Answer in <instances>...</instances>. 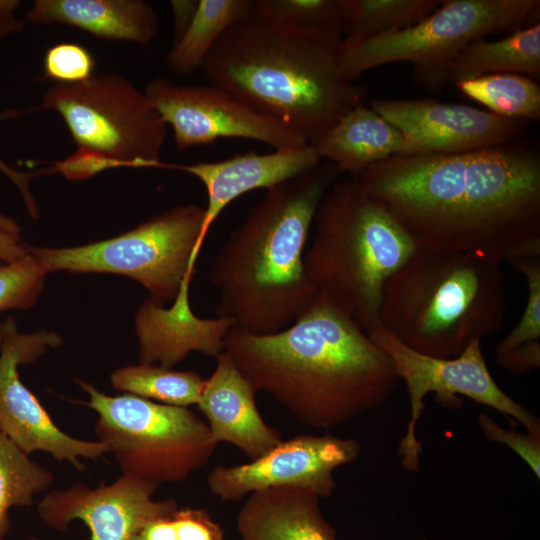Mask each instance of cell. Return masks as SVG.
Segmentation results:
<instances>
[{"label":"cell","mask_w":540,"mask_h":540,"mask_svg":"<svg viewBox=\"0 0 540 540\" xmlns=\"http://www.w3.org/2000/svg\"><path fill=\"white\" fill-rule=\"evenodd\" d=\"M357 180L416 249L474 254L500 264L540 252V153L528 143L394 155Z\"/></svg>","instance_id":"obj_1"},{"label":"cell","mask_w":540,"mask_h":540,"mask_svg":"<svg viewBox=\"0 0 540 540\" xmlns=\"http://www.w3.org/2000/svg\"><path fill=\"white\" fill-rule=\"evenodd\" d=\"M224 351L256 393L269 394L315 429L379 407L399 380L393 361L369 334L320 295L276 333L231 328Z\"/></svg>","instance_id":"obj_2"},{"label":"cell","mask_w":540,"mask_h":540,"mask_svg":"<svg viewBox=\"0 0 540 540\" xmlns=\"http://www.w3.org/2000/svg\"><path fill=\"white\" fill-rule=\"evenodd\" d=\"M339 171L322 162L268 189L214 258L210 281L217 318L253 335L291 325L315 301L304 254L318 206Z\"/></svg>","instance_id":"obj_3"},{"label":"cell","mask_w":540,"mask_h":540,"mask_svg":"<svg viewBox=\"0 0 540 540\" xmlns=\"http://www.w3.org/2000/svg\"><path fill=\"white\" fill-rule=\"evenodd\" d=\"M341 45L342 36L279 26L249 12L219 38L201 69L211 86L311 144L366 96L339 72Z\"/></svg>","instance_id":"obj_4"},{"label":"cell","mask_w":540,"mask_h":540,"mask_svg":"<svg viewBox=\"0 0 540 540\" xmlns=\"http://www.w3.org/2000/svg\"><path fill=\"white\" fill-rule=\"evenodd\" d=\"M506 307L500 263L416 249L384 284L380 326L418 352L452 358L498 332Z\"/></svg>","instance_id":"obj_5"},{"label":"cell","mask_w":540,"mask_h":540,"mask_svg":"<svg viewBox=\"0 0 540 540\" xmlns=\"http://www.w3.org/2000/svg\"><path fill=\"white\" fill-rule=\"evenodd\" d=\"M313 223L304 254L308 278L318 295L373 331L380 326L384 284L415 252L413 241L352 177L331 184Z\"/></svg>","instance_id":"obj_6"},{"label":"cell","mask_w":540,"mask_h":540,"mask_svg":"<svg viewBox=\"0 0 540 540\" xmlns=\"http://www.w3.org/2000/svg\"><path fill=\"white\" fill-rule=\"evenodd\" d=\"M85 405L97 414L94 431L118 463L121 474L156 485L187 479L205 466L218 443L208 424L189 407L132 394L107 395L78 381Z\"/></svg>","instance_id":"obj_7"},{"label":"cell","mask_w":540,"mask_h":540,"mask_svg":"<svg viewBox=\"0 0 540 540\" xmlns=\"http://www.w3.org/2000/svg\"><path fill=\"white\" fill-rule=\"evenodd\" d=\"M205 208L177 205L114 238L69 248L28 245L45 272L115 273L133 278L158 305L188 297L195 261L206 237Z\"/></svg>","instance_id":"obj_8"},{"label":"cell","mask_w":540,"mask_h":540,"mask_svg":"<svg viewBox=\"0 0 540 540\" xmlns=\"http://www.w3.org/2000/svg\"><path fill=\"white\" fill-rule=\"evenodd\" d=\"M539 8V0H444L412 26L341 48L339 72L354 82L373 68L411 62L414 82L426 87L467 44L532 25Z\"/></svg>","instance_id":"obj_9"},{"label":"cell","mask_w":540,"mask_h":540,"mask_svg":"<svg viewBox=\"0 0 540 540\" xmlns=\"http://www.w3.org/2000/svg\"><path fill=\"white\" fill-rule=\"evenodd\" d=\"M39 108L56 111L78 147L97 151L119 167H161L167 125L144 91L122 75L57 83L44 93Z\"/></svg>","instance_id":"obj_10"},{"label":"cell","mask_w":540,"mask_h":540,"mask_svg":"<svg viewBox=\"0 0 540 540\" xmlns=\"http://www.w3.org/2000/svg\"><path fill=\"white\" fill-rule=\"evenodd\" d=\"M368 334L391 358L397 376L405 383L409 394L411 417L399 445V455L406 470L418 469L421 445L415 430L424 409V398L429 393H436L441 401L446 402L454 401L455 395H464L520 421L530 434H539L538 420L509 397L492 378L481 341L471 342L455 357L439 358L406 346L381 326Z\"/></svg>","instance_id":"obj_11"},{"label":"cell","mask_w":540,"mask_h":540,"mask_svg":"<svg viewBox=\"0 0 540 540\" xmlns=\"http://www.w3.org/2000/svg\"><path fill=\"white\" fill-rule=\"evenodd\" d=\"M5 333L0 351V432L27 455L46 452L78 470L82 459L95 460L108 453L98 440H82L61 430L38 398L20 379L18 368L35 362L61 344L54 332L21 333L13 318L4 321Z\"/></svg>","instance_id":"obj_12"},{"label":"cell","mask_w":540,"mask_h":540,"mask_svg":"<svg viewBox=\"0 0 540 540\" xmlns=\"http://www.w3.org/2000/svg\"><path fill=\"white\" fill-rule=\"evenodd\" d=\"M144 93L166 125L179 150L207 145L219 138H245L274 150L309 144L289 125L260 114L214 86L178 85L164 77L150 80Z\"/></svg>","instance_id":"obj_13"},{"label":"cell","mask_w":540,"mask_h":540,"mask_svg":"<svg viewBox=\"0 0 540 540\" xmlns=\"http://www.w3.org/2000/svg\"><path fill=\"white\" fill-rule=\"evenodd\" d=\"M360 451V444L352 438L298 435L282 440L248 463L215 466L207 476V485L213 496L231 502L276 487L302 488L325 498L336 487L334 470L355 461Z\"/></svg>","instance_id":"obj_14"},{"label":"cell","mask_w":540,"mask_h":540,"mask_svg":"<svg viewBox=\"0 0 540 540\" xmlns=\"http://www.w3.org/2000/svg\"><path fill=\"white\" fill-rule=\"evenodd\" d=\"M405 136L408 153L456 154L518 140L527 121L432 98H373L369 105Z\"/></svg>","instance_id":"obj_15"},{"label":"cell","mask_w":540,"mask_h":540,"mask_svg":"<svg viewBox=\"0 0 540 540\" xmlns=\"http://www.w3.org/2000/svg\"><path fill=\"white\" fill-rule=\"evenodd\" d=\"M158 487L127 474L96 487L77 483L47 493L37 513L53 530L65 531L80 520L89 529L90 540H132L146 523L178 508L174 499L153 498Z\"/></svg>","instance_id":"obj_16"},{"label":"cell","mask_w":540,"mask_h":540,"mask_svg":"<svg viewBox=\"0 0 540 540\" xmlns=\"http://www.w3.org/2000/svg\"><path fill=\"white\" fill-rule=\"evenodd\" d=\"M321 162L315 149L306 144L264 154H236L214 162H162L161 168L189 173L203 183L207 192L203 231L207 235L219 214L236 198L256 189H271L308 172Z\"/></svg>","instance_id":"obj_17"},{"label":"cell","mask_w":540,"mask_h":540,"mask_svg":"<svg viewBox=\"0 0 540 540\" xmlns=\"http://www.w3.org/2000/svg\"><path fill=\"white\" fill-rule=\"evenodd\" d=\"M255 396L254 388L223 351L216 357L215 369L205 380L197 404L214 441L235 446L250 461L267 454L283 440L280 432L263 419Z\"/></svg>","instance_id":"obj_18"},{"label":"cell","mask_w":540,"mask_h":540,"mask_svg":"<svg viewBox=\"0 0 540 540\" xmlns=\"http://www.w3.org/2000/svg\"><path fill=\"white\" fill-rule=\"evenodd\" d=\"M241 540H336L310 490L276 487L246 497L236 520Z\"/></svg>","instance_id":"obj_19"},{"label":"cell","mask_w":540,"mask_h":540,"mask_svg":"<svg viewBox=\"0 0 540 540\" xmlns=\"http://www.w3.org/2000/svg\"><path fill=\"white\" fill-rule=\"evenodd\" d=\"M232 326L228 319L199 320L191 310H164L149 300L136 318L139 361L158 362L159 366L172 369L191 351L216 358L224 351L225 337Z\"/></svg>","instance_id":"obj_20"},{"label":"cell","mask_w":540,"mask_h":540,"mask_svg":"<svg viewBox=\"0 0 540 540\" xmlns=\"http://www.w3.org/2000/svg\"><path fill=\"white\" fill-rule=\"evenodd\" d=\"M34 24H65L96 37L149 44L158 34L159 18L143 0H36L26 12Z\"/></svg>","instance_id":"obj_21"},{"label":"cell","mask_w":540,"mask_h":540,"mask_svg":"<svg viewBox=\"0 0 540 540\" xmlns=\"http://www.w3.org/2000/svg\"><path fill=\"white\" fill-rule=\"evenodd\" d=\"M339 173L357 178L369 166L394 155H406L408 143L395 126L370 106L360 104L310 144Z\"/></svg>","instance_id":"obj_22"},{"label":"cell","mask_w":540,"mask_h":540,"mask_svg":"<svg viewBox=\"0 0 540 540\" xmlns=\"http://www.w3.org/2000/svg\"><path fill=\"white\" fill-rule=\"evenodd\" d=\"M502 73L540 76L539 22L498 40L479 38L470 42L436 72L426 87L441 90L447 84Z\"/></svg>","instance_id":"obj_23"},{"label":"cell","mask_w":540,"mask_h":540,"mask_svg":"<svg viewBox=\"0 0 540 540\" xmlns=\"http://www.w3.org/2000/svg\"><path fill=\"white\" fill-rule=\"evenodd\" d=\"M251 4L252 0H199L192 21L168 54L170 69L189 74L201 68L219 38L249 14Z\"/></svg>","instance_id":"obj_24"},{"label":"cell","mask_w":540,"mask_h":540,"mask_svg":"<svg viewBox=\"0 0 540 540\" xmlns=\"http://www.w3.org/2000/svg\"><path fill=\"white\" fill-rule=\"evenodd\" d=\"M525 278L527 300L513 330L497 345L498 362L521 374L540 366V252L522 254L507 261Z\"/></svg>","instance_id":"obj_25"},{"label":"cell","mask_w":540,"mask_h":540,"mask_svg":"<svg viewBox=\"0 0 540 540\" xmlns=\"http://www.w3.org/2000/svg\"><path fill=\"white\" fill-rule=\"evenodd\" d=\"M439 0H343L345 30L342 49L412 26L439 5Z\"/></svg>","instance_id":"obj_26"},{"label":"cell","mask_w":540,"mask_h":540,"mask_svg":"<svg viewBox=\"0 0 540 540\" xmlns=\"http://www.w3.org/2000/svg\"><path fill=\"white\" fill-rule=\"evenodd\" d=\"M110 379L117 390L181 407L197 405L205 386V379L197 372L175 371L147 363L119 368Z\"/></svg>","instance_id":"obj_27"},{"label":"cell","mask_w":540,"mask_h":540,"mask_svg":"<svg viewBox=\"0 0 540 540\" xmlns=\"http://www.w3.org/2000/svg\"><path fill=\"white\" fill-rule=\"evenodd\" d=\"M455 86L498 116L527 122L540 119V86L527 75L493 74Z\"/></svg>","instance_id":"obj_28"},{"label":"cell","mask_w":540,"mask_h":540,"mask_svg":"<svg viewBox=\"0 0 540 540\" xmlns=\"http://www.w3.org/2000/svg\"><path fill=\"white\" fill-rule=\"evenodd\" d=\"M54 475L18 449L0 432V540L10 528L13 507L29 506L34 497L49 489Z\"/></svg>","instance_id":"obj_29"},{"label":"cell","mask_w":540,"mask_h":540,"mask_svg":"<svg viewBox=\"0 0 540 540\" xmlns=\"http://www.w3.org/2000/svg\"><path fill=\"white\" fill-rule=\"evenodd\" d=\"M250 14L279 26L342 37L346 25L343 0H252Z\"/></svg>","instance_id":"obj_30"},{"label":"cell","mask_w":540,"mask_h":540,"mask_svg":"<svg viewBox=\"0 0 540 540\" xmlns=\"http://www.w3.org/2000/svg\"><path fill=\"white\" fill-rule=\"evenodd\" d=\"M132 540H225V534L207 510L186 507L149 521Z\"/></svg>","instance_id":"obj_31"},{"label":"cell","mask_w":540,"mask_h":540,"mask_svg":"<svg viewBox=\"0 0 540 540\" xmlns=\"http://www.w3.org/2000/svg\"><path fill=\"white\" fill-rule=\"evenodd\" d=\"M45 275L30 253L20 260L0 264V312L33 306L43 289Z\"/></svg>","instance_id":"obj_32"},{"label":"cell","mask_w":540,"mask_h":540,"mask_svg":"<svg viewBox=\"0 0 540 540\" xmlns=\"http://www.w3.org/2000/svg\"><path fill=\"white\" fill-rule=\"evenodd\" d=\"M44 78L73 84L93 76L95 60L84 46L61 42L49 47L43 60Z\"/></svg>","instance_id":"obj_33"},{"label":"cell","mask_w":540,"mask_h":540,"mask_svg":"<svg viewBox=\"0 0 540 540\" xmlns=\"http://www.w3.org/2000/svg\"><path fill=\"white\" fill-rule=\"evenodd\" d=\"M480 424L489 440L505 443L530 466L537 478L540 477V445L536 434L522 435L499 427L485 414L479 415Z\"/></svg>","instance_id":"obj_34"},{"label":"cell","mask_w":540,"mask_h":540,"mask_svg":"<svg viewBox=\"0 0 540 540\" xmlns=\"http://www.w3.org/2000/svg\"><path fill=\"white\" fill-rule=\"evenodd\" d=\"M116 167H119L117 163L103 154L88 148L78 147L72 155L55 163L52 171L60 172L70 180H83L106 169Z\"/></svg>","instance_id":"obj_35"},{"label":"cell","mask_w":540,"mask_h":540,"mask_svg":"<svg viewBox=\"0 0 540 540\" xmlns=\"http://www.w3.org/2000/svg\"><path fill=\"white\" fill-rule=\"evenodd\" d=\"M28 245L21 238L18 223L0 214V264L11 263L28 255Z\"/></svg>","instance_id":"obj_36"},{"label":"cell","mask_w":540,"mask_h":540,"mask_svg":"<svg viewBox=\"0 0 540 540\" xmlns=\"http://www.w3.org/2000/svg\"><path fill=\"white\" fill-rule=\"evenodd\" d=\"M19 4L17 0H0V40L24 28L23 20L15 15Z\"/></svg>","instance_id":"obj_37"},{"label":"cell","mask_w":540,"mask_h":540,"mask_svg":"<svg viewBox=\"0 0 540 540\" xmlns=\"http://www.w3.org/2000/svg\"><path fill=\"white\" fill-rule=\"evenodd\" d=\"M199 0L171 1L174 14V41L177 40L187 29L198 8Z\"/></svg>","instance_id":"obj_38"},{"label":"cell","mask_w":540,"mask_h":540,"mask_svg":"<svg viewBox=\"0 0 540 540\" xmlns=\"http://www.w3.org/2000/svg\"><path fill=\"white\" fill-rule=\"evenodd\" d=\"M30 110H6L2 113H0V121L12 118V117H18L22 115L25 112H29ZM0 171H2L5 175H7L11 181L16 185V187L19 189L20 193H25L29 189V182L33 178L32 173H25L17 171L10 166H8L1 158H0Z\"/></svg>","instance_id":"obj_39"},{"label":"cell","mask_w":540,"mask_h":540,"mask_svg":"<svg viewBox=\"0 0 540 540\" xmlns=\"http://www.w3.org/2000/svg\"><path fill=\"white\" fill-rule=\"evenodd\" d=\"M4 333H5V324L4 322H0V351L3 344Z\"/></svg>","instance_id":"obj_40"},{"label":"cell","mask_w":540,"mask_h":540,"mask_svg":"<svg viewBox=\"0 0 540 540\" xmlns=\"http://www.w3.org/2000/svg\"><path fill=\"white\" fill-rule=\"evenodd\" d=\"M27 540H40V539H38L37 537L33 536V537H30V538L27 539Z\"/></svg>","instance_id":"obj_41"}]
</instances>
